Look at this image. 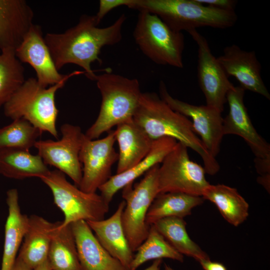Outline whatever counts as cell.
I'll use <instances>...</instances> for the list:
<instances>
[{
    "label": "cell",
    "instance_id": "cell-20",
    "mask_svg": "<svg viewBox=\"0 0 270 270\" xmlns=\"http://www.w3.org/2000/svg\"><path fill=\"white\" fill-rule=\"evenodd\" d=\"M178 142L174 138L163 137L154 140L151 149L141 161L122 173L112 176L98 190L104 200L110 204L114 195L126 185L146 174L154 166L162 163Z\"/></svg>",
    "mask_w": 270,
    "mask_h": 270
},
{
    "label": "cell",
    "instance_id": "cell-36",
    "mask_svg": "<svg viewBox=\"0 0 270 270\" xmlns=\"http://www.w3.org/2000/svg\"><path fill=\"white\" fill-rule=\"evenodd\" d=\"M12 270H33L19 256H17Z\"/></svg>",
    "mask_w": 270,
    "mask_h": 270
},
{
    "label": "cell",
    "instance_id": "cell-15",
    "mask_svg": "<svg viewBox=\"0 0 270 270\" xmlns=\"http://www.w3.org/2000/svg\"><path fill=\"white\" fill-rule=\"evenodd\" d=\"M245 90L234 86L226 94L229 112L223 120L224 134H234L242 138L256 158L270 156V145L257 132L246 107L244 98Z\"/></svg>",
    "mask_w": 270,
    "mask_h": 270
},
{
    "label": "cell",
    "instance_id": "cell-2",
    "mask_svg": "<svg viewBox=\"0 0 270 270\" xmlns=\"http://www.w3.org/2000/svg\"><path fill=\"white\" fill-rule=\"evenodd\" d=\"M152 140L174 138L194 150L201 157L206 173L214 175L220 166L206 150L194 132L190 119L173 110L155 92H142L133 117Z\"/></svg>",
    "mask_w": 270,
    "mask_h": 270
},
{
    "label": "cell",
    "instance_id": "cell-17",
    "mask_svg": "<svg viewBox=\"0 0 270 270\" xmlns=\"http://www.w3.org/2000/svg\"><path fill=\"white\" fill-rule=\"evenodd\" d=\"M34 12L24 0H0V50H14L33 24Z\"/></svg>",
    "mask_w": 270,
    "mask_h": 270
},
{
    "label": "cell",
    "instance_id": "cell-27",
    "mask_svg": "<svg viewBox=\"0 0 270 270\" xmlns=\"http://www.w3.org/2000/svg\"><path fill=\"white\" fill-rule=\"evenodd\" d=\"M184 218L168 217L153 225L164 238L183 256H190L200 262L210 260L208 256L189 236Z\"/></svg>",
    "mask_w": 270,
    "mask_h": 270
},
{
    "label": "cell",
    "instance_id": "cell-6",
    "mask_svg": "<svg viewBox=\"0 0 270 270\" xmlns=\"http://www.w3.org/2000/svg\"><path fill=\"white\" fill-rule=\"evenodd\" d=\"M133 36L141 52L154 63L184 67L182 32L171 29L156 15L139 12Z\"/></svg>",
    "mask_w": 270,
    "mask_h": 270
},
{
    "label": "cell",
    "instance_id": "cell-22",
    "mask_svg": "<svg viewBox=\"0 0 270 270\" xmlns=\"http://www.w3.org/2000/svg\"><path fill=\"white\" fill-rule=\"evenodd\" d=\"M18 256L32 269L48 258L52 238L60 222H52L44 218L32 214Z\"/></svg>",
    "mask_w": 270,
    "mask_h": 270
},
{
    "label": "cell",
    "instance_id": "cell-13",
    "mask_svg": "<svg viewBox=\"0 0 270 270\" xmlns=\"http://www.w3.org/2000/svg\"><path fill=\"white\" fill-rule=\"evenodd\" d=\"M188 32L198 46V78L206 105L222 112L226 94L234 85L212 54L206 39L196 30Z\"/></svg>",
    "mask_w": 270,
    "mask_h": 270
},
{
    "label": "cell",
    "instance_id": "cell-8",
    "mask_svg": "<svg viewBox=\"0 0 270 270\" xmlns=\"http://www.w3.org/2000/svg\"><path fill=\"white\" fill-rule=\"evenodd\" d=\"M160 164L146 174L144 178L132 187V183L124 186L122 197L126 206L122 222L126 236L132 251L146 238L150 226L146 222L147 212L152 202L159 194L158 175Z\"/></svg>",
    "mask_w": 270,
    "mask_h": 270
},
{
    "label": "cell",
    "instance_id": "cell-32",
    "mask_svg": "<svg viewBox=\"0 0 270 270\" xmlns=\"http://www.w3.org/2000/svg\"><path fill=\"white\" fill-rule=\"evenodd\" d=\"M130 0H100L98 10L95 16L98 24L110 11L118 6H127Z\"/></svg>",
    "mask_w": 270,
    "mask_h": 270
},
{
    "label": "cell",
    "instance_id": "cell-10",
    "mask_svg": "<svg viewBox=\"0 0 270 270\" xmlns=\"http://www.w3.org/2000/svg\"><path fill=\"white\" fill-rule=\"evenodd\" d=\"M116 142L114 130L101 139L90 140L84 134L79 156L83 166L80 190L96 193L112 176V166L118 157L114 148Z\"/></svg>",
    "mask_w": 270,
    "mask_h": 270
},
{
    "label": "cell",
    "instance_id": "cell-35",
    "mask_svg": "<svg viewBox=\"0 0 270 270\" xmlns=\"http://www.w3.org/2000/svg\"><path fill=\"white\" fill-rule=\"evenodd\" d=\"M199 262L204 270H227L222 264L212 262L210 260H202Z\"/></svg>",
    "mask_w": 270,
    "mask_h": 270
},
{
    "label": "cell",
    "instance_id": "cell-33",
    "mask_svg": "<svg viewBox=\"0 0 270 270\" xmlns=\"http://www.w3.org/2000/svg\"><path fill=\"white\" fill-rule=\"evenodd\" d=\"M198 2L215 8L234 11L238 3L236 0H196Z\"/></svg>",
    "mask_w": 270,
    "mask_h": 270
},
{
    "label": "cell",
    "instance_id": "cell-31",
    "mask_svg": "<svg viewBox=\"0 0 270 270\" xmlns=\"http://www.w3.org/2000/svg\"><path fill=\"white\" fill-rule=\"evenodd\" d=\"M10 124L0 128V150L16 148L30 150L34 147L42 132L26 120H12Z\"/></svg>",
    "mask_w": 270,
    "mask_h": 270
},
{
    "label": "cell",
    "instance_id": "cell-1",
    "mask_svg": "<svg viewBox=\"0 0 270 270\" xmlns=\"http://www.w3.org/2000/svg\"><path fill=\"white\" fill-rule=\"evenodd\" d=\"M126 19L122 14L112 24L102 28L98 27L95 16L84 14L75 26L65 32L46 34L44 40L57 70L68 64H75L84 69L88 78L96 81L97 75L91 64L96 62L102 64L99 56L102 48L120 42Z\"/></svg>",
    "mask_w": 270,
    "mask_h": 270
},
{
    "label": "cell",
    "instance_id": "cell-37",
    "mask_svg": "<svg viewBox=\"0 0 270 270\" xmlns=\"http://www.w3.org/2000/svg\"><path fill=\"white\" fill-rule=\"evenodd\" d=\"M270 174L260 176L258 178V182L264 187L268 192L270 191Z\"/></svg>",
    "mask_w": 270,
    "mask_h": 270
},
{
    "label": "cell",
    "instance_id": "cell-30",
    "mask_svg": "<svg viewBox=\"0 0 270 270\" xmlns=\"http://www.w3.org/2000/svg\"><path fill=\"white\" fill-rule=\"evenodd\" d=\"M25 81L24 68L14 50H0V108Z\"/></svg>",
    "mask_w": 270,
    "mask_h": 270
},
{
    "label": "cell",
    "instance_id": "cell-39",
    "mask_svg": "<svg viewBox=\"0 0 270 270\" xmlns=\"http://www.w3.org/2000/svg\"><path fill=\"white\" fill-rule=\"evenodd\" d=\"M33 270H52L48 258Z\"/></svg>",
    "mask_w": 270,
    "mask_h": 270
},
{
    "label": "cell",
    "instance_id": "cell-23",
    "mask_svg": "<svg viewBox=\"0 0 270 270\" xmlns=\"http://www.w3.org/2000/svg\"><path fill=\"white\" fill-rule=\"evenodd\" d=\"M6 202L8 216L5 224L0 270H12L28 228L29 217L21 212L16 188L7 191Z\"/></svg>",
    "mask_w": 270,
    "mask_h": 270
},
{
    "label": "cell",
    "instance_id": "cell-9",
    "mask_svg": "<svg viewBox=\"0 0 270 270\" xmlns=\"http://www.w3.org/2000/svg\"><path fill=\"white\" fill-rule=\"evenodd\" d=\"M205 174L204 167L190 159L187 146L178 142L160 165L158 192H178L202 196L210 184Z\"/></svg>",
    "mask_w": 270,
    "mask_h": 270
},
{
    "label": "cell",
    "instance_id": "cell-7",
    "mask_svg": "<svg viewBox=\"0 0 270 270\" xmlns=\"http://www.w3.org/2000/svg\"><path fill=\"white\" fill-rule=\"evenodd\" d=\"M40 179L51 190L54 204L64 214V220L58 226L60 228L79 220L104 219L108 212L109 204L100 194L82 191L56 169Z\"/></svg>",
    "mask_w": 270,
    "mask_h": 270
},
{
    "label": "cell",
    "instance_id": "cell-14",
    "mask_svg": "<svg viewBox=\"0 0 270 270\" xmlns=\"http://www.w3.org/2000/svg\"><path fill=\"white\" fill-rule=\"evenodd\" d=\"M15 54L21 62L28 63L33 68L38 82L44 88L57 84L66 78L85 74L84 71L77 70L66 74L58 72L44 41L42 28L36 24L32 26L16 50Z\"/></svg>",
    "mask_w": 270,
    "mask_h": 270
},
{
    "label": "cell",
    "instance_id": "cell-28",
    "mask_svg": "<svg viewBox=\"0 0 270 270\" xmlns=\"http://www.w3.org/2000/svg\"><path fill=\"white\" fill-rule=\"evenodd\" d=\"M58 226L51 240L48 254L52 270H81L70 224L60 228Z\"/></svg>",
    "mask_w": 270,
    "mask_h": 270
},
{
    "label": "cell",
    "instance_id": "cell-40",
    "mask_svg": "<svg viewBox=\"0 0 270 270\" xmlns=\"http://www.w3.org/2000/svg\"><path fill=\"white\" fill-rule=\"evenodd\" d=\"M164 270H174L171 266L166 264L164 265Z\"/></svg>",
    "mask_w": 270,
    "mask_h": 270
},
{
    "label": "cell",
    "instance_id": "cell-19",
    "mask_svg": "<svg viewBox=\"0 0 270 270\" xmlns=\"http://www.w3.org/2000/svg\"><path fill=\"white\" fill-rule=\"evenodd\" d=\"M70 226L81 270H127L104 248L86 221Z\"/></svg>",
    "mask_w": 270,
    "mask_h": 270
},
{
    "label": "cell",
    "instance_id": "cell-4",
    "mask_svg": "<svg viewBox=\"0 0 270 270\" xmlns=\"http://www.w3.org/2000/svg\"><path fill=\"white\" fill-rule=\"evenodd\" d=\"M102 102L98 116L84 135L98 139L103 133L132 120L142 94L138 80L108 72L96 77Z\"/></svg>",
    "mask_w": 270,
    "mask_h": 270
},
{
    "label": "cell",
    "instance_id": "cell-16",
    "mask_svg": "<svg viewBox=\"0 0 270 270\" xmlns=\"http://www.w3.org/2000/svg\"><path fill=\"white\" fill-rule=\"evenodd\" d=\"M228 76L234 77L242 88L270 100V94L261 76V65L254 51H246L232 44L224 48L216 58Z\"/></svg>",
    "mask_w": 270,
    "mask_h": 270
},
{
    "label": "cell",
    "instance_id": "cell-3",
    "mask_svg": "<svg viewBox=\"0 0 270 270\" xmlns=\"http://www.w3.org/2000/svg\"><path fill=\"white\" fill-rule=\"evenodd\" d=\"M127 6L156 15L171 29L178 32H188L206 26L228 28L232 26L238 19L234 11L215 8L196 0H130Z\"/></svg>",
    "mask_w": 270,
    "mask_h": 270
},
{
    "label": "cell",
    "instance_id": "cell-25",
    "mask_svg": "<svg viewBox=\"0 0 270 270\" xmlns=\"http://www.w3.org/2000/svg\"><path fill=\"white\" fill-rule=\"evenodd\" d=\"M202 196L214 203L223 218L235 226L248 216V204L234 188L222 184H210Z\"/></svg>",
    "mask_w": 270,
    "mask_h": 270
},
{
    "label": "cell",
    "instance_id": "cell-34",
    "mask_svg": "<svg viewBox=\"0 0 270 270\" xmlns=\"http://www.w3.org/2000/svg\"><path fill=\"white\" fill-rule=\"evenodd\" d=\"M254 162L256 172L260 176L270 174V156L265 158H255Z\"/></svg>",
    "mask_w": 270,
    "mask_h": 270
},
{
    "label": "cell",
    "instance_id": "cell-29",
    "mask_svg": "<svg viewBox=\"0 0 270 270\" xmlns=\"http://www.w3.org/2000/svg\"><path fill=\"white\" fill-rule=\"evenodd\" d=\"M136 252L129 270H136L145 262L152 260L168 258L182 262L184 260V256L164 238L153 224L150 226L146 238Z\"/></svg>",
    "mask_w": 270,
    "mask_h": 270
},
{
    "label": "cell",
    "instance_id": "cell-11",
    "mask_svg": "<svg viewBox=\"0 0 270 270\" xmlns=\"http://www.w3.org/2000/svg\"><path fill=\"white\" fill-rule=\"evenodd\" d=\"M60 130V140H38L34 147L47 166L68 176L78 188L82 178L79 156L84 134L79 126L70 124H63Z\"/></svg>",
    "mask_w": 270,
    "mask_h": 270
},
{
    "label": "cell",
    "instance_id": "cell-12",
    "mask_svg": "<svg viewBox=\"0 0 270 270\" xmlns=\"http://www.w3.org/2000/svg\"><path fill=\"white\" fill-rule=\"evenodd\" d=\"M159 92L160 98L173 110L191 119L194 132L216 158L224 136L222 112L212 106L194 105L172 97L162 81L160 83Z\"/></svg>",
    "mask_w": 270,
    "mask_h": 270
},
{
    "label": "cell",
    "instance_id": "cell-5",
    "mask_svg": "<svg viewBox=\"0 0 270 270\" xmlns=\"http://www.w3.org/2000/svg\"><path fill=\"white\" fill-rule=\"evenodd\" d=\"M68 79L44 88L38 84L36 78H28L4 104L5 116L12 120L24 118L42 133L48 132L58 138L56 120L58 110L55 96Z\"/></svg>",
    "mask_w": 270,
    "mask_h": 270
},
{
    "label": "cell",
    "instance_id": "cell-26",
    "mask_svg": "<svg viewBox=\"0 0 270 270\" xmlns=\"http://www.w3.org/2000/svg\"><path fill=\"white\" fill-rule=\"evenodd\" d=\"M204 200L202 196L182 192L159 194L149 208L146 222L150 226L168 217L184 218L191 214L192 209L202 204Z\"/></svg>",
    "mask_w": 270,
    "mask_h": 270
},
{
    "label": "cell",
    "instance_id": "cell-18",
    "mask_svg": "<svg viewBox=\"0 0 270 270\" xmlns=\"http://www.w3.org/2000/svg\"><path fill=\"white\" fill-rule=\"evenodd\" d=\"M125 206L126 202L122 200L110 218L86 222L104 248L129 270L134 255L122 222Z\"/></svg>",
    "mask_w": 270,
    "mask_h": 270
},
{
    "label": "cell",
    "instance_id": "cell-24",
    "mask_svg": "<svg viewBox=\"0 0 270 270\" xmlns=\"http://www.w3.org/2000/svg\"><path fill=\"white\" fill-rule=\"evenodd\" d=\"M50 170L38 154L30 150L7 148L0 150V174L12 179L40 178Z\"/></svg>",
    "mask_w": 270,
    "mask_h": 270
},
{
    "label": "cell",
    "instance_id": "cell-38",
    "mask_svg": "<svg viewBox=\"0 0 270 270\" xmlns=\"http://www.w3.org/2000/svg\"><path fill=\"white\" fill-rule=\"evenodd\" d=\"M162 262V259L155 260L150 266L144 270H160Z\"/></svg>",
    "mask_w": 270,
    "mask_h": 270
},
{
    "label": "cell",
    "instance_id": "cell-21",
    "mask_svg": "<svg viewBox=\"0 0 270 270\" xmlns=\"http://www.w3.org/2000/svg\"><path fill=\"white\" fill-rule=\"evenodd\" d=\"M115 138L119 148L116 174L130 168L150 151L153 140L133 120L118 125Z\"/></svg>",
    "mask_w": 270,
    "mask_h": 270
}]
</instances>
